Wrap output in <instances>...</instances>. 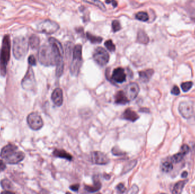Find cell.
<instances>
[{"label":"cell","mask_w":195,"mask_h":194,"mask_svg":"<svg viewBox=\"0 0 195 194\" xmlns=\"http://www.w3.org/2000/svg\"><path fill=\"white\" fill-rule=\"evenodd\" d=\"M28 62L31 66H35L36 65V59L33 55H30L28 58Z\"/></svg>","instance_id":"obj_37"},{"label":"cell","mask_w":195,"mask_h":194,"mask_svg":"<svg viewBox=\"0 0 195 194\" xmlns=\"http://www.w3.org/2000/svg\"><path fill=\"white\" fill-rule=\"evenodd\" d=\"M181 150H182V154H184V155H186V154H187V153L189 152V147L186 145V144H184V145H183L182 146V148H181Z\"/></svg>","instance_id":"obj_38"},{"label":"cell","mask_w":195,"mask_h":194,"mask_svg":"<svg viewBox=\"0 0 195 194\" xmlns=\"http://www.w3.org/2000/svg\"><path fill=\"white\" fill-rule=\"evenodd\" d=\"M129 101V99L123 91H119L115 96V102L117 104L125 105Z\"/></svg>","instance_id":"obj_16"},{"label":"cell","mask_w":195,"mask_h":194,"mask_svg":"<svg viewBox=\"0 0 195 194\" xmlns=\"http://www.w3.org/2000/svg\"><path fill=\"white\" fill-rule=\"evenodd\" d=\"M178 111L184 118H191L193 114V106L187 101L181 102L178 106Z\"/></svg>","instance_id":"obj_10"},{"label":"cell","mask_w":195,"mask_h":194,"mask_svg":"<svg viewBox=\"0 0 195 194\" xmlns=\"http://www.w3.org/2000/svg\"><path fill=\"white\" fill-rule=\"evenodd\" d=\"M136 18L140 21L146 22L149 20V14L144 12H140L136 13Z\"/></svg>","instance_id":"obj_28"},{"label":"cell","mask_w":195,"mask_h":194,"mask_svg":"<svg viewBox=\"0 0 195 194\" xmlns=\"http://www.w3.org/2000/svg\"><path fill=\"white\" fill-rule=\"evenodd\" d=\"M112 27L114 32H117L121 29L120 23L118 20H114L112 22Z\"/></svg>","instance_id":"obj_33"},{"label":"cell","mask_w":195,"mask_h":194,"mask_svg":"<svg viewBox=\"0 0 195 194\" xmlns=\"http://www.w3.org/2000/svg\"><path fill=\"white\" fill-rule=\"evenodd\" d=\"M171 93L174 95L178 96L180 94V89L177 86H174V87L171 89Z\"/></svg>","instance_id":"obj_39"},{"label":"cell","mask_w":195,"mask_h":194,"mask_svg":"<svg viewBox=\"0 0 195 194\" xmlns=\"http://www.w3.org/2000/svg\"><path fill=\"white\" fill-rule=\"evenodd\" d=\"M137 164V160H131L130 162H128L126 165H125L124 167L123 170V171L122 174H126L128 172L130 171L131 170L134 169L136 165Z\"/></svg>","instance_id":"obj_24"},{"label":"cell","mask_w":195,"mask_h":194,"mask_svg":"<svg viewBox=\"0 0 195 194\" xmlns=\"http://www.w3.org/2000/svg\"><path fill=\"white\" fill-rule=\"evenodd\" d=\"M53 155L56 157L63 158L68 160H72V156L71 154L62 149H55L53 152Z\"/></svg>","instance_id":"obj_20"},{"label":"cell","mask_w":195,"mask_h":194,"mask_svg":"<svg viewBox=\"0 0 195 194\" xmlns=\"http://www.w3.org/2000/svg\"><path fill=\"white\" fill-rule=\"evenodd\" d=\"M112 79L116 83H123L126 80V75L124 72V70L121 67L115 68L112 75Z\"/></svg>","instance_id":"obj_14"},{"label":"cell","mask_w":195,"mask_h":194,"mask_svg":"<svg viewBox=\"0 0 195 194\" xmlns=\"http://www.w3.org/2000/svg\"><path fill=\"white\" fill-rule=\"evenodd\" d=\"M25 157V154L24 152H16L14 153L13 154H12L10 156H9L8 158L5 160L10 165H15L20 163L21 161L24 160Z\"/></svg>","instance_id":"obj_12"},{"label":"cell","mask_w":195,"mask_h":194,"mask_svg":"<svg viewBox=\"0 0 195 194\" xmlns=\"http://www.w3.org/2000/svg\"><path fill=\"white\" fill-rule=\"evenodd\" d=\"M139 189L138 186L136 185H134L129 190H128L126 194H138L139 192Z\"/></svg>","instance_id":"obj_35"},{"label":"cell","mask_w":195,"mask_h":194,"mask_svg":"<svg viewBox=\"0 0 195 194\" xmlns=\"http://www.w3.org/2000/svg\"><path fill=\"white\" fill-rule=\"evenodd\" d=\"M112 153L115 156H122L125 154V153L122 151L119 148L115 146L112 149Z\"/></svg>","instance_id":"obj_34"},{"label":"cell","mask_w":195,"mask_h":194,"mask_svg":"<svg viewBox=\"0 0 195 194\" xmlns=\"http://www.w3.org/2000/svg\"><path fill=\"white\" fill-rule=\"evenodd\" d=\"M174 168L172 163L168 161L163 162L161 165V171L164 173H167L170 172Z\"/></svg>","instance_id":"obj_27"},{"label":"cell","mask_w":195,"mask_h":194,"mask_svg":"<svg viewBox=\"0 0 195 194\" xmlns=\"http://www.w3.org/2000/svg\"><path fill=\"white\" fill-rule=\"evenodd\" d=\"M17 150L18 147L16 145L12 144H8L2 149L0 153V156L2 159L6 160L9 156L13 154L14 153L17 152Z\"/></svg>","instance_id":"obj_13"},{"label":"cell","mask_w":195,"mask_h":194,"mask_svg":"<svg viewBox=\"0 0 195 194\" xmlns=\"http://www.w3.org/2000/svg\"><path fill=\"white\" fill-rule=\"evenodd\" d=\"M6 168V165L5 164L4 162L2 160H0V172L5 170Z\"/></svg>","instance_id":"obj_41"},{"label":"cell","mask_w":195,"mask_h":194,"mask_svg":"<svg viewBox=\"0 0 195 194\" xmlns=\"http://www.w3.org/2000/svg\"><path fill=\"white\" fill-rule=\"evenodd\" d=\"M1 194H16L15 192H13L12 191H4L2 192H1Z\"/></svg>","instance_id":"obj_43"},{"label":"cell","mask_w":195,"mask_h":194,"mask_svg":"<svg viewBox=\"0 0 195 194\" xmlns=\"http://www.w3.org/2000/svg\"><path fill=\"white\" fill-rule=\"evenodd\" d=\"M28 43L24 37H18L13 41V52L17 59H22L26 55L28 51Z\"/></svg>","instance_id":"obj_3"},{"label":"cell","mask_w":195,"mask_h":194,"mask_svg":"<svg viewBox=\"0 0 195 194\" xmlns=\"http://www.w3.org/2000/svg\"><path fill=\"white\" fill-rule=\"evenodd\" d=\"M164 194V193H162V194Z\"/></svg>","instance_id":"obj_47"},{"label":"cell","mask_w":195,"mask_h":194,"mask_svg":"<svg viewBox=\"0 0 195 194\" xmlns=\"http://www.w3.org/2000/svg\"><path fill=\"white\" fill-rule=\"evenodd\" d=\"M140 88L136 83H131L127 85L125 89V94L129 100H134L139 93Z\"/></svg>","instance_id":"obj_11"},{"label":"cell","mask_w":195,"mask_h":194,"mask_svg":"<svg viewBox=\"0 0 195 194\" xmlns=\"http://www.w3.org/2000/svg\"><path fill=\"white\" fill-rule=\"evenodd\" d=\"M106 3H107V4H109V3H112L114 7H116V6H117V5H118L117 2L114 1H106Z\"/></svg>","instance_id":"obj_42"},{"label":"cell","mask_w":195,"mask_h":194,"mask_svg":"<svg viewBox=\"0 0 195 194\" xmlns=\"http://www.w3.org/2000/svg\"><path fill=\"white\" fill-rule=\"evenodd\" d=\"M104 177H105V178L107 179H109L110 178V175H105L104 176Z\"/></svg>","instance_id":"obj_45"},{"label":"cell","mask_w":195,"mask_h":194,"mask_svg":"<svg viewBox=\"0 0 195 194\" xmlns=\"http://www.w3.org/2000/svg\"><path fill=\"white\" fill-rule=\"evenodd\" d=\"M137 41L142 44H147L149 42V37L144 31L139 30L138 33Z\"/></svg>","instance_id":"obj_22"},{"label":"cell","mask_w":195,"mask_h":194,"mask_svg":"<svg viewBox=\"0 0 195 194\" xmlns=\"http://www.w3.org/2000/svg\"><path fill=\"white\" fill-rule=\"evenodd\" d=\"M27 122L30 128L34 131H38L43 126L42 118L36 112L31 113L28 115Z\"/></svg>","instance_id":"obj_7"},{"label":"cell","mask_w":195,"mask_h":194,"mask_svg":"<svg viewBox=\"0 0 195 194\" xmlns=\"http://www.w3.org/2000/svg\"><path fill=\"white\" fill-rule=\"evenodd\" d=\"M52 101L55 106H60L63 103V92L60 88H55L51 95Z\"/></svg>","instance_id":"obj_15"},{"label":"cell","mask_w":195,"mask_h":194,"mask_svg":"<svg viewBox=\"0 0 195 194\" xmlns=\"http://www.w3.org/2000/svg\"><path fill=\"white\" fill-rule=\"evenodd\" d=\"M100 194V193H98V194Z\"/></svg>","instance_id":"obj_48"},{"label":"cell","mask_w":195,"mask_h":194,"mask_svg":"<svg viewBox=\"0 0 195 194\" xmlns=\"http://www.w3.org/2000/svg\"><path fill=\"white\" fill-rule=\"evenodd\" d=\"M93 58L99 65L104 66L108 63L110 59V55L105 48L98 47L94 50Z\"/></svg>","instance_id":"obj_6"},{"label":"cell","mask_w":195,"mask_h":194,"mask_svg":"<svg viewBox=\"0 0 195 194\" xmlns=\"http://www.w3.org/2000/svg\"><path fill=\"white\" fill-rule=\"evenodd\" d=\"M122 117L124 119L128 121H130L131 122H135L139 118L138 114L135 111L130 108H128L124 112Z\"/></svg>","instance_id":"obj_17"},{"label":"cell","mask_w":195,"mask_h":194,"mask_svg":"<svg viewBox=\"0 0 195 194\" xmlns=\"http://www.w3.org/2000/svg\"><path fill=\"white\" fill-rule=\"evenodd\" d=\"M86 37L87 39L89 40L92 43H100L102 42L103 38L101 37H97L95 36L92 34L90 33L89 32H87L86 33Z\"/></svg>","instance_id":"obj_25"},{"label":"cell","mask_w":195,"mask_h":194,"mask_svg":"<svg viewBox=\"0 0 195 194\" xmlns=\"http://www.w3.org/2000/svg\"><path fill=\"white\" fill-rule=\"evenodd\" d=\"M35 84V79L32 68L29 67L25 76L22 80V88L25 90H32Z\"/></svg>","instance_id":"obj_8"},{"label":"cell","mask_w":195,"mask_h":194,"mask_svg":"<svg viewBox=\"0 0 195 194\" xmlns=\"http://www.w3.org/2000/svg\"><path fill=\"white\" fill-rule=\"evenodd\" d=\"M154 73L153 69H148L144 71H142L139 72L140 80L143 83H147L150 80Z\"/></svg>","instance_id":"obj_18"},{"label":"cell","mask_w":195,"mask_h":194,"mask_svg":"<svg viewBox=\"0 0 195 194\" xmlns=\"http://www.w3.org/2000/svg\"><path fill=\"white\" fill-rule=\"evenodd\" d=\"M60 29L59 25L51 20H45L41 22L38 25L37 29L41 33L51 34L57 32Z\"/></svg>","instance_id":"obj_5"},{"label":"cell","mask_w":195,"mask_h":194,"mask_svg":"<svg viewBox=\"0 0 195 194\" xmlns=\"http://www.w3.org/2000/svg\"><path fill=\"white\" fill-rule=\"evenodd\" d=\"M187 181H182L176 183L171 191L172 194H181L186 185Z\"/></svg>","instance_id":"obj_21"},{"label":"cell","mask_w":195,"mask_h":194,"mask_svg":"<svg viewBox=\"0 0 195 194\" xmlns=\"http://www.w3.org/2000/svg\"><path fill=\"white\" fill-rule=\"evenodd\" d=\"M82 47L81 45H76L72 51V62L70 66V72L73 76H77L82 63Z\"/></svg>","instance_id":"obj_4"},{"label":"cell","mask_w":195,"mask_h":194,"mask_svg":"<svg viewBox=\"0 0 195 194\" xmlns=\"http://www.w3.org/2000/svg\"><path fill=\"white\" fill-rule=\"evenodd\" d=\"M192 85H193V83L192 81H188V82H185L182 83L181 84V87L182 91L184 92H186L192 88Z\"/></svg>","instance_id":"obj_32"},{"label":"cell","mask_w":195,"mask_h":194,"mask_svg":"<svg viewBox=\"0 0 195 194\" xmlns=\"http://www.w3.org/2000/svg\"><path fill=\"white\" fill-rule=\"evenodd\" d=\"M184 156L185 155L184 154H182V152L178 153L177 154H175V155L172 156L171 160V161L175 163H179L183 160Z\"/></svg>","instance_id":"obj_29"},{"label":"cell","mask_w":195,"mask_h":194,"mask_svg":"<svg viewBox=\"0 0 195 194\" xmlns=\"http://www.w3.org/2000/svg\"><path fill=\"white\" fill-rule=\"evenodd\" d=\"M66 194H71L70 192H66Z\"/></svg>","instance_id":"obj_46"},{"label":"cell","mask_w":195,"mask_h":194,"mask_svg":"<svg viewBox=\"0 0 195 194\" xmlns=\"http://www.w3.org/2000/svg\"><path fill=\"white\" fill-rule=\"evenodd\" d=\"M79 188V184H75V185H73L72 186H70V189L73 191H78Z\"/></svg>","instance_id":"obj_40"},{"label":"cell","mask_w":195,"mask_h":194,"mask_svg":"<svg viewBox=\"0 0 195 194\" xmlns=\"http://www.w3.org/2000/svg\"><path fill=\"white\" fill-rule=\"evenodd\" d=\"M10 39L9 35L5 36L0 52V74L4 76L6 73V67L10 59Z\"/></svg>","instance_id":"obj_2"},{"label":"cell","mask_w":195,"mask_h":194,"mask_svg":"<svg viewBox=\"0 0 195 194\" xmlns=\"http://www.w3.org/2000/svg\"><path fill=\"white\" fill-rule=\"evenodd\" d=\"M29 44L31 48L37 49L39 46L40 39L37 35H32L29 38Z\"/></svg>","instance_id":"obj_23"},{"label":"cell","mask_w":195,"mask_h":194,"mask_svg":"<svg viewBox=\"0 0 195 194\" xmlns=\"http://www.w3.org/2000/svg\"><path fill=\"white\" fill-rule=\"evenodd\" d=\"M102 187V185L99 179L94 178V185L93 186H85V190L90 193H94L97 192Z\"/></svg>","instance_id":"obj_19"},{"label":"cell","mask_w":195,"mask_h":194,"mask_svg":"<svg viewBox=\"0 0 195 194\" xmlns=\"http://www.w3.org/2000/svg\"><path fill=\"white\" fill-rule=\"evenodd\" d=\"M85 2H87V3L94 5L95 6H97L101 10H103V11H105L106 10L105 6L99 1H85Z\"/></svg>","instance_id":"obj_31"},{"label":"cell","mask_w":195,"mask_h":194,"mask_svg":"<svg viewBox=\"0 0 195 194\" xmlns=\"http://www.w3.org/2000/svg\"><path fill=\"white\" fill-rule=\"evenodd\" d=\"M105 46H106L108 50L111 51V52H114L115 50V49H116V47H115L114 43H113L112 41L111 40V39L106 41L105 43Z\"/></svg>","instance_id":"obj_30"},{"label":"cell","mask_w":195,"mask_h":194,"mask_svg":"<svg viewBox=\"0 0 195 194\" xmlns=\"http://www.w3.org/2000/svg\"><path fill=\"white\" fill-rule=\"evenodd\" d=\"M116 190L118 194H123L126 191V187L123 183H119L116 187Z\"/></svg>","instance_id":"obj_36"},{"label":"cell","mask_w":195,"mask_h":194,"mask_svg":"<svg viewBox=\"0 0 195 194\" xmlns=\"http://www.w3.org/2000/svg\"><path fill=\"white\" fill-rule=\"evenodd\" d=\"M0 183L1 187L6 191H9L13 189V185L12 183L7 179H2L0 182Z\"/></svg>","instance_id":"obj_26"},{"label":"cell","mask_w":195,"mask_h":194,"mask_svg":"<svg viewBox=\"0 0 195 194\" xmlns=\"http://www.w3.org/2000/svg\"><path fill=\"white\" fill-rule=\"evenodd\" d=\"M48 42L49 44H44L39 48L38 60L45 66L56 65V76L60 77L64 72V49L55 38H49Z\"/></svg>","instance_id":"obj_1"},{"label":"cell","mask_w":195,"mask_h":194,"mask_svg":"<svg viewBox=\"0 0 195 194\" xmlns=\"http://www.w3.org/2000/svg\"><path fill=\"white\" fill-rule=\"evenodd\" d=\"M187 176H188V173H187V171H184L182 174V175H181V177L182 178H186L187 177Z\"/></svg>","instance_id":"obj_44"},{"label":"cell","mask_w":195,"mask_h":194,"mask_svg":"<svg viewBox=\"0 0 195 194\" xmlns=\"http://www.w3.org/2000/svg\"><path fill=\"white\" fill-rule=\"evenodd\" d=\"M90 160L95 165H105L109 162L110 160L104 153L96 151L91 153Z\"/></svg>","instance_id":"obj_9"}]
</instances>
